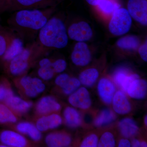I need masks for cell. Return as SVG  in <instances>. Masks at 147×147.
<instances>
[{
  "instance_id": "484cf974",
  "label": "cell",
  "mask_w": 147,
  "mask_h": 147,
  "mask_svg": "<svg viewBox=\"0 0 147 147\" xmlns=\"http://www.w3.org/2000/svg\"><path fill=\"white\" fill-rule=\"evenodd\" d=\"M97 6L100 11L107 15H113L120 8V5L116 0H102Z\"/></svg>"
},
{
  "instance_id": "836d02e7",
  "label": "cell",
  "mask_w": 147,
  "mask_h": 147,
  "mask_svg": "<svg viewBox=\"0 0 147 147\" xmlns=\"http://www.w3.org/2000/svg\"><path fill=\"white\" fill-rule=\"evenodd\" d=\"M52 65L55 73H60L65 70L67 64L65 60L59 59L52 63Z\"/></svg>"
},
{
  "instance_id": "ab89813d",
  "label": "cell",
  "mask_w": 147,
  "mask_h": 147,
  "mask_svg": "<svg viewBox=\"0 0 147 147\" xmlns=\"http://www.w3.org/2000/svg\"><path fill=\"white\" fill-rule=\"evenodd\" d=\"M119 147H129L131 146V143L127 139H121L119 143Z\"/></svg>"
},
{
  "instance_id": "83f0119b",
  "label": "cell",
  "mask_w": 147,
  "mask_h": 147,
  "mask_svg": "<svg viewBox=\"0 0 147 147\" xmlns=\"http://www.w3.org/2000/svg\"><path fill=\"white\" fill-rule=\"evenodd\" d=\"M52 64L51 61L48 59L42 65L40 66L38 74L42 80L48 81L53 78L55 72L52 67Z\"/></svg>"
},
{
  "instance_id": "7bdbcfd3",
  "label": "cell",
  "mask_w": 147,
  "mask_h": 147,
  "mask_svg": "<svg viewBox=\"0 0 147 147\" xmlns=\"http://www.w3.org/2000/svg\"><path fill=\"white\" fill-rule=\"evenodd\" d=\"M140 147H147L146 142H142L140 143Z\"/></svg>"
},
{
  "instance_id": "d6a6232c",
  "label": "cell",
  "mask_w": 147,
  "mask_h": 147,
  "mask_svg": "<svg viewBox=\"0 0 147 147\" xmlns=\"http://www.w3.org/2000/svg\"><path fill=\"white\" fill-rule=\"evenodd\" d=\"M98 139L97 135L92 134L86 137L82 142V147H96L98 146Z\"/></svg>"
},
{
  "instance_id": "1f68e13d",
  "label": "cell",
  "mask_w": 147,
  "mask_h": 147,
  "mask_svg": "<svg viewBox=\"0 0 147 147\" xmlns=\"http://www.w3.org/2000/svg\"><path fill=\"white\" fill-rule=\"evenodd\" d=\"M130 74L128 69L125 68L119 69L114 75V80L115 82L121 87L127 77Z\"/></svg>"
},
{
  "instance_id": "8d00e7d4",
  "label": "cell",
  "mask_w": 147,
  "mask_h": 147,
  "mask_svg": "<svg viewBox=\"0 0 147 147\" xmlns=\"http://www.w3.org/2000/svg\"><path fill=\"white\" fill-rule=\"evenodd\" d=\"M70 77L69 75L67 74H62L59 75L55 79V84L59 86L62 88Z\"/></svg>"
},
{
  "instance_id": "cb8c5ba5",
  "label": "cell",
  "mask_w": 147,
  "mask_h": 147,
  "mask_svg": "<svg viewBox=\"0 0 147 147\" xmlns=\"http://www.w3.org/2000/svg\"><path fill=\"white\" fill-rule=\"evenodd\" d=\"M140 41L137 36L127 35L121 38L118 40L117 45L123 50H135L140 46Z\"/></svg>"
},
{
  "instance_id": "7c38bea8",
  "label": "cell",
  "mask_w": 147,
  "mask_h": 147,
  "mask_svg": "<svg viewBox=\"0 0 147 147\" xmlns=\"http://www.w3.org/2000/svg\"><path fill=\"white\" fill-rule=\"evenodd\" d=\"M62 123V119L58 114L53 113L44 115L40 118L36 123V126L40 131L57 128Z\"/></svg>"
},
{
  "instance_id": "d590c367",
  "label": "cell",
  "mask_w": 147,
  "mask_h": 147,
  "mask_svg": "<svg viewBox=\"0 0 147 147\" xmlns=\"http://www.w3.org/2000/svg\"><path fill=\"white\" fill-rule=\"evenodd\" d=\"M139 76L137 74H130L127 77L123 84L121 85V87L124 91L127 92L128 87L130 84L136 79H139Z\"/></svg>"
},
{
  "instance_id": "f6af8a7d",
  "label": "cell",
  "mask_w": 147,
  "mask_h": 147,
  "mask_svg": "<svg viewBox=\"0 0 147 147\" xmlns=\"http://www.w3.org/2000/svg\"><path fill=\"white\" fill-rule=\"evenodd\" d=\"M144 123H145V124L146 125H147V117L146 115L145 116V117Z\"/></svg>"
},
{
  "instance_id": "4fadbf2b",
  "label": "cell",
  "mask_w": 147,
  "mask_h": 147,
  "mask_svg": "<svg viewBox=\"0 0 147 147\" xmlns=\"http://www.w3.org/2000/svg\"><path fill=\"white\" fill-rule=\"evenodd\" d=\"M60 104L54 97L45 96L42 98L37 103V112L40 115H48L60 110Z\"/></svg>"
},
{
  "instance_id": "7402d4cb",
  "label": "cell",
  "mask_w": 147,
  "mask_h": 147,
  "mask_svg": "<svg viewBox=\"0 0 147 147\" xmlns=\"http://www.w3.org/2000/svg\"><path fill=\"white\" fill-rule=\"evenodd\" d=\"M63 116L67 125L71 128H76L82 123L80 113L75 108L67 107L64 111Z\"/></svg>"
},
{
  "instance_id": "f1b7e54d",
  "label": "cell",
  "mask_w": 147,
  "mask_h": 147,
  "mask_svg": "<svg viewBox=\"0 0 147 147\" xmlns=\"http://www.w3.org/2000/svg\"><path fill=\"white\" fill-rule=\"evenodd\" d=\"M12 32L7 30L0 32V57H3L11 40L15 36Z\"/></svg>"
},
{
  "instance_id": "e575fe53",
  "label": "cell",
  "mask_w": 147,
  "mask_h": 147,
  "mask_svg": "<svg viewBox=\"0 0 147 147\" xmlns=\"http://www.w3.org/2000/svg\"><path fill=\"white\" fill-rule=\"evenodd\" d=\"M12 90L3 85H0V101H5L7 98L13 95Z\"/></svg>"
},
{
  "instance_id": "f35d334b",
  "label": "cell",
  "mask_w": 147,
  "mask_h": 147,
  "mask_svg": "<svg viewBox=\"0 0 147 147\" xmlns=\"http://www.w3.org/2000/svg\"><path fill=\"white\" fill-rule=\"evenodd\" d=\"M9 9V0H0V14Z\"/></svg>"
},
{
  "instance_id": "9c48e42d",
  "label": "cell",
  "mask_w": 147,
  "mask_h": 147,
  "mask_svg": "<svg viewBox=\"0 0 147 147\" xmlns=\"http://www.w3.org/2000/svg\"><path fill=\"white\" fill-rule=\"evenodd\" d=\"M71 60L75 65L85 66L91 60V54L88 45L85 42H78L74 46L71 54Z\"/></svg>"
},
{
  "instance_id": "7a4b0ae2",
  "label": "cell",
  "mask_w": 147,
  "mask_h": 147,
  "mask_svg": "<svg viewBox=\"0 0 147 147\" xmlns=\"http://www.w3.org/2000/svg\"><path fill=\"white\" fill-rule=\"evenodd\" d=\"M40 47L62 49L68 44V36L64 23L57 17L50 18L40 30L38 34Z\"/></svg>"
},
{
  "instance_id": "4dcf8cb0",
  "label": "cell",
  "mask_w": 147,
  "mask_h": 147,
  "mask_svg": "<svg viewBox=\"0 0 147 147\" xmlns=\"http://www.w3.org/2000/svg\"><path fill=\"white\" fill-rule=\"evenodd\" d=\"M115 146V140L111 132L107 131L104 133L98 142V146L100 147H113Z\"/></svg>"
},
{
  "instance_id": "ffe728a7",
  "label": "cell",
  "mask_w": 147,
  "mask_h": 147,
  "mask_svg": "<svg viewBox=\"0 0 147 147\" xmlns=\"http://www.w3.org/2000/svg\"><path fill=\"white\" fill-rule=\"evenodd\" d=\"M16 129L21 134H26L34 141H38L42 137L41 131L33 124L28 122L19 123Z\"/></svg>"
},
{
  "instance_id": "ac0fdd59",
  "label": "cell",
  "mask_w": 147,
  "mask_h": 147,
  "mask_svg": "<svg viewBox=\"0 0 147 147\" xmlns=\"http://www.w3.org/2000/svg\"><path fill=\"white\" fill-rule=\"evenodd\" d=\"M5 102L6 105L12 111L19 113H26L32 105V102L26 101L14 95L7 98Z\"/></svg>"
},
{
  "instance_id": "2e32d148",
  "label": "cell",
  "mask_w": 147,
  "mask_h": 147,
  "mask_svg": "<svg viewBox=\"0 0 147 147\" xmlns=\"http://www.w3.org/2000/svg\"><path fill=\"white\" fill-rule=\"evenodd\" d=\"M113 99V109L116 113L120 115L129 113L131 110V105L123 93L120 91L117 92Z\"/></svg>"
},
{
  "instance_id": "52a82bcc",
  "label": "cell",
  "mask_w": 147,
  "mask_h": 147,
  "mask_svg": "<svg viewBox=\"0 0 147 147\" xmlns=\"http://www.w3.org/2000/svg\"><path fill=\"white\" fill-rule=\"evenodd\" d=\"M127 9L131 18L144 26L147 24V0H129Z\"/></svg>"
},
{
  "instance_id": "e0dca14e",
  "label": "cell",
  "mask_w": 147,
  "mask_h": 147,
  "mask_svg": "<svg viewBox=\"0 0 147 147\" xmlns=\"http://www.w3.org/2000/svg\"><path fill=\"white\" fill-rule=\"evenodd\" d=\"M147 82L144 79H138L130 84L127 90L130 97L136 99H143L146 95Z\"/></svg>"
},
{
  "instance_id": "8992f818",
  "label": "cell",
  "mask_w": 147,
  "mask_h": 147,
  "mask_svg": "<svg viewBox=\"0 0 147 147\" xmlns=\"http://www.w3.org/2000/svg\"><path fill=\"white\" fill-rule=\"evenodd\" d=\"M70 39L78 42H85L91 39L93 35L92 30L89 24L80 21L71 24L67 30Z\"/></svg>"
},
{
  "instance_id": "8fae6325",
  "label": "cell",
  "mask_w": 147,
  "mask_h": 147,
  "mask_svg": "<svg viewBox=\"0 0 147 147\" xmlns=\"http://www.w3.org/2000/svg\"><path fill=\"white\" fill-rule=\"evenodd\" d=\"M0 141L7 146L24 147L28 142L22 134L11 130H4L0 134Z\"/></svg>"
},
{
  "instance_id": "3957f363",
  "label": "cell",
  "mask_w": 147,
  "mask_h": 147,
  "mask_svg": "<svg viewBox=\"0 0 147 147\" xmlns=\"http://www.w3.org/2000/svg\"><path fill=\"white\" fill-rule=\"evenodd\" d=\"M132 25V18L126 9L119 8L114 12L109 25V30L115 36L128 32Z\"/></svg>"
},
{
  "instance_id": "f546056e",
  "label": "cell",
  "mask_w": 147,
  "mask_h": 147,
  "mask_svg": "<svg viewBox=\"0 0 147 147\" xmlns=\"http://www.w3.org/2000/svg\"><path fill=\"white\" fill-rule=\"evenodd\" d=\"M81 83L79 79L70 77L62 88L65 94L70 95L78 89Z\"/></svg>"
},
{
  "instance_id": "5b68a950",
  "label": "cell",
  "mask_w": 147,
  "mask_h": 147,
  "mask_svg": "<svg viewBox=\"0 0 147 147\" xmlns=\"http://www.w3.org/2000/svg\"><path fill=\"white\" fill-rule=\"evenodd\" d=\"M34 45L35 43L24 48L20 54L9 61V69L11 74L15 76L20 75L27 70Z\"/></svg>"
},
{
  "instance_id": "60d3db41",
  "label": "cell",
  "mask_w": 147,
  "mask_h": 147,
  "mask_svg": "<svg viewBox=\"0 0 147 147\" xmlns=\"http://www.w3.org/2000/svg\"><path fill=\"white\" fill-rule=\"evenodd\" d=\"M89 4L92 6H97L102 0H86Z\"/></svg>"
},
{
  "instance_id": "44dd1931",
  "label": "cell",
  "mask_w": 147,
  "mask_h": 147,
  "mask_svg": "<svg viewBox=\"0 0 147 147\" xmlns=\"http://www.w3.org/2000/svg\"><path fill=\"white\" fill-rule=\"evenodd\" d=\"M119 127L122 136L127 138L134 137L139 129L136 122L130 118L121 120L119 123Z\"/></svg>"
},
{
  "instance_id": "9a60e30c",
  "label": "cell",
  "mask_w": 147,
  "mask_h": 147,
  "mask_svg": "<svg viewBox=\"0 0 147 147\" xmlns=\"http://www.w3.org/2000/svg\"><path fill=\"white\" fill-rule=\"evenodd\" d=\"M45 142L47 146L50 147H67L71 144V139L67 133L55 132L47 134Z\"/></svg>"
},
{
  "instance_id": "5bb4252c",
  "label": "cell",
  "mask_w": 147,
  "mask_h": 147,
  "mask_svg": "<svg viewBox=\"0 0 147 147\" xmlns=\"http://www.w3.org/2000/svg\"><path fill=\"white\" fill-rule=\"evenodd\" d=\"M98 91L102 100L105 103L110 104L115 95V87L109 79L102 78L98 82Z\"/></svg>"
},
{
  "instance_id": "b9f144b4",
  "label": "cell",
  "mask_w": 147,
  "mask_h": 147,
  "mask_svg": "<svg viewBox=\"0 0 147 147\" xmlns=\"http://www.w3.org/2000/svg\"><path fill=\"white\" fill-rule=\"evenodd\" d=\"M140 142L137 139H134L132 140L131 143V146L133 147H140Z\"/></svg>"
},
{
  "instance_id": "ee69618b",
  "label": "cell",
  "mask_w": 147,
  "mask_h": 147,
  "mask_svg": "<svg viewBox=\"0 0 147 147\" xmlns=\"http://www.w3.org/2000/svg\"><path fill=\"white\" fill-rule=\"evenodd\" d=\"M6 30H6L5 28H4L1 25V24H0V32H2L5 31Z\"/></svg>"
},
{
  "instance_id": "6da1fadb",
  "label": "cell",
  "mask_w": 147,
  "mask_h": 147,
  "mask_svg": "<svg viewBox=\"0 0 147 147\" xmlns=\"http://www.w3.org/2000/svg\"><path fill=\"white\" fill-rule=\"evenodd\" d=\"M53 7L15 11L7 22L11 31L24 40H32L50 19Z\"/></svg>"
},
{
  "instance_id": "d6986e66",
  "label": "cell",
  "mask_w": 147,
  "mask_h": 147,
  "mask_svg": "<svg viewBox=\"0 0 147 147\" xmlns=\"http://www.w3.org/2000/svg\"><path fill=\"white\" fill-rule=\"evenodd\" d=\"M24 48V40L19 37L14 36L3 56V59L9 62L20 54Z\"/></svg>"
},
{
  "instance_id": "74e56055",
  "label": "cell",
  "mask_w": 147,
  "mask_h": 147,
  "mask_svg": "<svg viewBox=\"0 0 147 147\" xmlns=\"http://www.w3.org/2000/svg\"><path fill=\"white\" fill-rule=\"evenodd\" d=\"M139 53L141 58L144 61H147V41L144 42L143 45L139 47Z\"/></svg>"
},
{
  "instance_id": "4316f807",
  "label": "cell",
  "mask_w": 147,
  "mask_h": 147,
  "mask_svg": "<svg viewBox=\"0 0 147 147\" xmlns=\"http://www.w3.org/2000/svg\"><path fill=\"white\" fill-rule=\"evenodd\" d=\"M17 118L7 105L0 103V123H14Z\"/></svg>"
},
{
  "instance_id": "603a6c76",
  "label": "cell",
  "mask_w": 147,
  "mask_h": 147,
  "mask_svg": "<svg viewBox=\"0 0 147 147\" xmlns=\"http://www.w3.org/2000/svg\"><path fill=\"white\" fill-rule=\"evenodd\" d=\"M99 73L96 69L90 68L82 71L79 76L81 84L86 87H91L97 80Z\"/></svg>"
},
{
  "instance_id": "277c9868",
  "label": "cell",
  "mask_w": 147,
  "mask_h": 147,
  "mask_svg": "<svg viewBox=\"0 0 147 147\" xmlns=\"http://www.w3.org/2000/svg\"><path fill=\"white\" fill-rule=\"evenodd\" d=\"M57 0H9V11L41 9L53 7Z\"/></svg>"
},
{
  "instance_id": "30bf717a",
  "label": "cell",
  "mask_w": 147,
  "mask_h": 147,
  "mask_svg": "<svg viewBox=\"0 0 147 147\" xmlns=\"http://www.w3.org/2000/svg\"><path fill=\"white\" fill-rule=\"evenodd\" d=\"M69 102L72 106L82 109H87L91 105L89 92L84 87L80 88L70 94Z\"/></svg>"
},
{
  "instance_id": "d4e9b609",
  "label": "cell",
  "mask_w": 147,
  "mask_h": 147,
  "mask_svg": "<svg viewBox=\"0 0 147 147\" xmlns=\"http://www.w3.org/2000/svg\"><path fill=\"white\" fill-rule=\"evenodd\" d=\"M116 119L115 114L110 109H104L100 112L94 121L96 127L104 126L114 121Z\"/></svg>"
},
{
  "instance_id": "ba28073f",
  "label": "cell",
  "mask_w": 147,
  "mask_h": 147,
  "mask_svg": "<svg viewBox=\"0 0 147 147\" xmlns=\"http://www.w3.org/2000/svg\"><path fill=\"white\" fill-rule=\"evenodd\" d=\"M20 83L26 94L31 98L36 97L45 89V85L42 80L36 77L24 76L21 78Z\"/></svg>"
}]
</instances>
